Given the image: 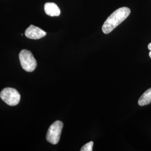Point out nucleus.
<instances>
[{"instance_id": "nucleus-1", "label": "nucleus", "mask_w": 151, "mask_h": 151, "mask_svg": "<svg viewBox=\"0 0 151 151\" xmlns=\"http://www.w3.org/2000/svg\"><path fill=\"white\" fill-rule=\"evenodd\" d=\"M130 12L129 8L127 7H120L116 10L108 17L104 23L102 27L103 32L105 34L111 32L129 16Z\"/></svg>"}, {"instance_id": "nucleus-2", "label": "nucleus", "mask_w": 151, "mask_h": 151, "mask_svg": "<svg viewBox=\"0 0 151 151\" xmlns=\"http://www.w3.org/2000/svg\"><path fill=\"white\" fill-rule=\"evenodd\" d=\"M19 56L22 68L24 70L28 72H32L35 70L37 62L30 50L23 49L20 52Z\"/></svg>"}, {"instance_id": "nucleus-3", "label": "nucleus", "mask_w": 151, "mask_h": 151, "mask_svg": "<svg viewBox=\"0 0 151 151\" xmlns=\"http://www.w3.org/2000/svg\"><path fill=\"white\" fill-rule=\"evenodd\" d=\"M1 99L10 106H16L20 101L21 96L15 88L6 87L0 93Z\"/></svg>"}, {"instance_id": "nucleus-4", "label": "nucleus", "mask_w": 151, "mask_h": 151, "mask_svg": "<svg viewBox=\"0 0 151 151\" xmlns=\"http://www.w3.org/2000/svg\"><path fill=\"white\" fill-rule=\"evenodd\" d=\"M63 127V124L61 121L57 120L54 122L48 130L46 136L47 140L52 145H57L60 141Z\"/></svg>"}, {"instance_id": "nucleus-5", "label": "nucleus", "mask_w": 151, "mask_h": 151, "mask_svg": "<svg viewBox=\"0 0 151 151\" xmlns=\"http://www.w3.org/2000/svg\"><path fill=\"white\" fill-rule=\"evenodd\" d=\"M25 35L29 39H39L44 37L47 35V32L39 27L31 25L25 30Z\"/></svg>"}, {"instance_id": "nucleus-6", "label": "nucleus", "mask_w": 151, "mask_h": 151, "mask_svg": "<svg viewBox=\"0 0 151 151\" xmlns=\"http://www.w3.org/2000/svg\"><path fill=\"white\" fill-rule=\"evenodd\" d=\"M44 11L47 15L50 16H58L60 10L58 6L53 2H47L44 5Z\"/></svg>"}, {"instance_id": "nucleus-7", "label": "nucleus", "mask_w": 151, "mask_h": 151, "mask_svg": "<svg viewBox=\"0 0 151 151\" xmlns=\"http://www.w3.org/2000/svg\"><path fill=\"white\" fill-rule=\"evenodd\" d=\"M138 105L141 106H146L151 103V87L145 92L138 100Z\"/></svg>"}, {"instance_id": "nucleus-8", "label": "nucleus", "mask_w": 151, "mask_h": 151, "mask_svg": "<svg viewBox=\"0 0 151 151\" xmlns=\"http://www.w3.org/2000/svg\"><path fill=\"white\" fill-rule=\"evenodd\" d=\"M93 145V142L91 141L86 144H85L84 146L81 148V151H92V147Z\"/></svg>"}, {"instance_id": "nucleus-9", "label": "nucleus", "mask_w": 151, "mask_h": 151, "mask_svg": "<svg viewBox=\"0 0 151 151\" xmlns=\"http://www.w3.org/2000/svg\"><path fill=\"white\" fill-rule=\"evenodd\" d=\"M148 48L149 50H150V52L149 53V55H150V57L151 58V43L148 45Z\"/></svg>"}]
</instances>
